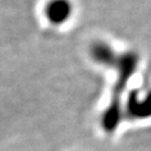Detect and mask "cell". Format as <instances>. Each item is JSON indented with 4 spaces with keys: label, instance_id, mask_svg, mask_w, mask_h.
Returning <instances> with one entry per match:
<instances>
[{
    "label": "cell",
    "instance_id": "obj_1",
    "mask_svg": "<svg viewBox=\"0 0 151 151\" xmlns=\"http://www.w3.org/2000/svg\"><path fill=\"white\" fill-rule=\"evenodd\" d=\"M139 62L140 57L135 52H124L116 53L113 60L109 64L108 68L114 70L118 74L112 88L110 103L104 110L101 118L103 130L108 133L115 131L121 121V97L125 91V87L128 85L130 78L134 75L135 70L139 66Z\"/></svg>",
    "mask_w": 151,
    "mask_h": 151
},
{
    "label": "cell",
    "instance_id": "obj_2",
    "mask_svg": "<svg viewBox=\"0 0 151 151\" xmlns=\"http://www.w3.org/2000/svg\"><path fill=\"white\" fill-rule=\"evenodd\" d=\"M125 112L130 119L145 120L151 118V91L141 94L132 92L128 97Z\"/></svg>",
    "mask_w": 151,
    "mask_h": 151
},
{
    "label": "cell",
    "instance_id": "obj_3",
    "mask_svg": "<svg viewBox=\"0 0 151 151\" xmlns=\"http://www.w3.org/2000/svg\"><path fill=\"white\" fill-rule=\"evenodd\" d=\"M74 7L70 0H48L44 7L46 19L54 26L64 25L70 19Z\"/></svg>",
    "mask_w": 151,
    "mask_h": 151
}]
</instances>
